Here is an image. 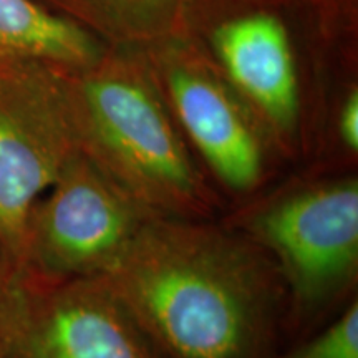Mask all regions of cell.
I'll return each instance as SVG.
<instances>
[{
  "label": "cell",
  "instance_id": "9c48e42d",
  "mask_svg": "<svg viewBox=\"0 0 358 358\" xmlns=\"http://www.w3.org/2000/svg\"><path fill=\"white\" fill-rule=\"evenodd\" d=\"M100 38L42 0H0V58L82 71L105 55Z\"/></svg>",
  "mask_w": 358,
  "mask_h": 358
},
{
  "label": "cell",
  "instance_id": "30bf717a",
  "mask_svg": "<svg viewBox=\"0 0 358 358\" xmlns=\"http://www.w3.org/2000/svg\"><path fill=\"white\" fill-rule=\"evenodd\" d=\"M110 48L146 50L185 34L196 0H42Z\"/></svg>",
  "mask_w": 358,
  "mask_h": 358
},
{
  "label": "cell",
  "instance_id": "8fae6325",
  "mask_svg": "<svg viewBox=\"0 0 358 358\" xmlns=\"http://www.w3.org/2000/svg\"><path fill=\"white\" fill-rule=\"evenodd\" d=\"M272 358H358V303L353 301L319 335Z\"/></svg>",
  "mask_w": 358,
  "mask_h": 358
},
{
  "label": "cell",
  "instance_id": "5b68a950",
  "mask_svg": "<svg viewBox=\"0 0 358 358\" xmlns=\"http://www.w3.org/2000/svg\"><path fill=\"white\" fill-rule=\"evenodd\" d=\"M151 217L158 216L80 153L35 204L15 274L43 282L105 277Z\"/></svg>",
  "mask_w": 358,
  "mask_h": 358
},
{
  "label": "cell",
  "instance_id": "7a4b0ae2",
  "mask_svg": "<svg viewBox=\"0 0 358 358\" xmlns=\"http://www.w3.org/2000/svg\"><path fill=\"white\" fill-rule=\"evenodd\" d=\"M82 153L158 217L206 219L213 198L143 50L70 75Z\"/></svg>",
  "mask_w": 358,
  "mask_h": 358
},
{
  "label": "cell",
  "instance_id": "ba28073f",
  "mask_svg": "<svg viewBox=\"0 0 358 358\" xmlns=\"http://www.w3.org/2000/svg\"><path fill=\"white\" fill-rule=\"evenodd\" d=\"M219 15L191 8L185 32L208 53L282 150L297 140L302 88L292 29L284 13L261 0H201ZM185 27V29H186Z\"/></svg>",
  "mask_w": 358,
  "mask_h": 358
},
{
  "label": "cell",
  "instance_id": "8992f818",
  "mask_svg": "<svg viewBox=\"0 0 358 358\" xmlns=\"http://www.w3.org/2000/svg\"><path fill=\"white\" fill-rule=\"evenodd\" d=\"M0 358L158 357L105 277L43 282L6 271Z\"/></svg>",
  "mask_w": 358,
  "mask_h": 358
},
{
  "label": "cell",
  "instance_id": "277c9868",
  "mask_svg": "<svg viewBox=\"0 0 358 358\" xmlns=\"http://www.w3.org/2000/svg\"><path fill=\"white\" fill-rule=\"evenodd\" d=\"M244 232L274 264L295 317H312L357 280L358 179L280 192L248 216Z\"/></svg>",
  "mask_w": 358,
  "mask_h": 358
},
{
  "label": "cell",
  "instance_id": "6da1fadb",
  "mask_svg": "<svg viewBox=\"0 0 358 358\" xmlns=\"http://www.w3.org/2000/svg\"><path fill=\"white\" fill-rule=\"evenodd\" d=\"M158 358H272L280 294L248 236L151 217L105 275Z\"/></svg>",
  "mask_w": 358,
  "mask_h": 358
},
{
  "label": "cell",
  "instance_id": "4fadbf2b",
  "mask_svg": "<svg viewBox=\"0 0 358 358\" xmlns=\"http://www.w3.org/2000/svg\"><path fill=\"white\" fill-rule=\"evenodd\" d=\"M2 285H3V267H0V301H2Z\"/></svg>",
  "mask_w": 358,
  "mask_h": 358
},
{
  "label": "cell",
  "instance_id": "7c38bea8",
  "mask_svg": "<svg viewBox=\"0 0 358 358\" xmlns=\"http://www.w3.org/2000/svg\"><path fill=\"white\" fill-rule=\"evenodd\" d=\"M338 136L350 153L358 151V90L353 87L347 93L338 113Z\"/></svg>",
  "mask_w": 358,
  "mask_h": 358
},
{
  "label": "cell",
  "instance_id": "52a82bcc",
  "mask_svg": "<svg viewBox=\"0 0 358 358\" xmlns=\"http://www.w3.org/2000/svg\"><path fill=\"white\" fill-rule=\"evenodd\" d=\"M186 141L227 191H256L268 138L203 48L187 34L143 50Z\"/></svg>",
  "mask_w": 358,
  "mask_h": 358
},
{
  "label": "cell",
  "instance_id": "3957f363",
  "mask_svg": "<svg viewBox=\"0 0 358 358\" xmlns=\"http://www.w3.org/2000/svg\"><path fill=\"white\" fill-rule=\"evenodd\" d=\"M70 71L0 58V267L15 272L29 217L82 143Z\"/></svg>",
  "mask_w": 358,
  "mask_h": 358
}]
</instances>
